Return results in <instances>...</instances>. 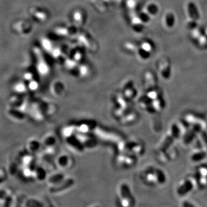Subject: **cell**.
I'll list each match as a JSON object with an SVG mask.
<instances>
[{
    "mask_svg": "<svg viewBox=\"0 0 207 207\" xmlns=\"http://www.w3.org/2000/svg\"><path fill=\"white\" fill-rule=\"evenodd\" d=\"M118 152L126 153L136 157L143 155L145 152L144 144L136 139H129L121 140L117 145Z\"/></svg>",
    "mask_w": 207,
    "mask_h": 207,
    "instance_id": "1",
    "label": "cell"
},
{
    "mask_svg": "<svg viewBox=\"0 0 207 207\" xmlns=\"http://www.w3.org/2000/svg\"><path fill=\"white\" fill-rule=\"evenodd\" d=\"M113 114L120 124L130 125L138 119V114L132 106L127 107H114Z\"/></svg>",
    "mask_w": 207,
    "mask_h": 207,
    "instance_id": "2",
    "label": "cell"
},
{
    "mask_svg": "<svg viewBox=\"0 0 207 207\" xmlns=\"http://www.w3.org/2000/svg\"><path fill=\"white\" fill-rule=\"evenodd\" d=\"M117 198L119 205L123 207H132L135 205V199L129 185L123 182L118 187Z\"/></svg>",
    "mask_w": 207,
    "mask_h": 207,
    "instance_id": "3",
    "label": "cell"
},
{
    "mask_svg": "<svg viewBox=\"0 0 207 207\" xmlns=\"http://www.w3.org/2000/svg\"><path fill=\"white\" fill-rule=\"evenodd\" d=\"M115 165L121 169H127L134 167L137 162V157L126 153L118 152L114 156Z\"/></svg>",
    "mask_w": 207,
    "mask_h": 207,
    "instance_id": "4",
    "label": "cell"
},
{
    "mask_svg": "<svg viewBox=\"0 0 207 207\" xmlns=\"http://www.w3.org/2000/svg\"><path fill=\"white\" fill-rule=\"evenodd\" d=\"M180 131L176 124H173L171 126L170 132V134L167 135L163 140L162 141V143L158 149V151L160 153L164 152L166 150L169 149L170 148L171 145H173L174 140L177 139L180 135Z\"/></svg>",
    "mask_w": 207,
    "mask_h": 207,
    "instance_id": "5",
    "label": "cell"
},
{
    "mask_svg": "<svg viewBox=\"0 0 207 207\" xmlns=\"http://www.w3.org/2000/svg\"><path fill=\"white\" fill-rule=\"evenodd\" d=\"M155 167L148 166L144 167L140 172V177L143 183L149 186H155L157 185L155 177Z\"/></svg>",
    "mask_w": 207,
    "mask_h": 207,
    "instance_id": "6",
    "label": "cell"
},
{
    "mask_svg": "<svg viewBox=\"0 0 207 207\" xmlns=\"http://www.w3.org/2000/svg\"><path fill=\"white\" fill-rule=\"evenodd\" d=\"M76 131L83 134H92L97 128V124L94 120H85L74 124Z\"/></svg>",
    "mask_w": 207,
    "mask_h": 207,
    "instance_id": "7",
    "label": "cell"
},
{
    "mask_svg": "<svg viewBox=\"0 0 207 207\" xmlns=\"http://www.w3.org/2000/svg\"><path fill=\"white\" fill-rule=\"evenodd\" d=\"M75 135L85 149H93L98 145L97 138L92 134H83L76 132Z\"/></svg>",
    "mask_w": 207,
    "mask_h": 207,
    "instance_id": "8",
    "label": "cell"
},
{
    "mask_svg": "<svg viewBox=\"0 0 207 207\" xmlns=\"http://www.w3.org/2000/svg\"><path fill=\"white\" fill-rule=\"evenodd\" d=\"M121 93H122L126 98L131 101H133L136 98L138 94V92L134 86L133 82L128 81L125 83L123 86V89Z\"/></svg>",
    "mask_w": 207,
    "mask_h": 207,
    "instance_id": "9",
    "label": "cell"
},
{
    "mask_svg": "<svg viewBox=\"0 0 207 207\" xmlns=\"http://www.w3.org/2000/svg\"><path fill=\"white\" fill-rule=\"evenodd\" d=\"M57 165L62 169H68L72 167L74 160L71 155L68 154H63L59 156L57 159Z\"/></svg>",
    "mask_w": 207,
    "mask_h": 207,
    "instance_id": "10",
    "label": "cell"
},
{
    "mask_svg": "<svg viewBox=\"0 0 207 207\" xmlns=\"http://www.w3.org/2000/svg\"><path fill=\"white\" fill-rule=\"evenodd\" d=\"M75 184V180L71 177H66L64 180L59 182L53 187L55 191H61L68 189Z\"/></svg>",
    "mask_w": 207,
    "mask_h": 207,
    "instance_id": "11",
    "label": "cell"
},
{
    "mask_svg": "<svg viewBox=\"0 0 207 207\" xmlns=\"http://www.w3.org/2000/svg\"><path fill=\"white\" fill-rule=\"evenodd\" d=\"M140 108L149 114H154L151 105V99L147 96H142L138 99V101Z\"/></svg>",
    "mask_w": 207,
    "mask_h": 207,
    "instance_id": "12",
    "label": "cell"
},
{
    "mask_svg": "<svg viewBox=\"0 0 207 207\" xmlns=\"http://www.w3.org/2000/svg\"><path fill=\"white\" fill-rule=\"evenodd\" d=\"M66 139L67 145L74 151H77L78 153H81L83 152L85 150V148L83 147V145L79 142V140L78 139L75 134L70 137H68Z\"/></svg>",
    "mask_w": 207,
    "mask_h": 207,
    "instance_id": "13",
    "label": "cell"
},
{
    "mask_svg": "<svg viewBox=\"0 0 207 207\" xmlns=\"http://www.w3.org/2000/svg\"><path fill=\"white\" fill-rule=\"evenodd\" d=\"M113 101L114 107H126L132 106V101L126 98L121 93H119L116 94L114 97Z\"/></svg>",
    "mask_w": 207,
    "mask_h": 207,
    "instance_id": "14",
    "label": "cell"
},
{
    "mask_svg": "<svg viewBox=\"0 0 207 207\" xmlns=\"http://www.w3.org/2000/svg\"><path fill=\"white\" fill-rule=\"evenodd\" d=\"M188 14L192 20L197 21L200 19V13L196 5L193 2H190L187 5Z\"/></svg>",
    "mask_w": 207,
    "mask_h": 207,
    "instance_id": "15",
    "label": "cell"
},
{
    "mask_svg": "<svg viewBox=\"0 0 207 207\" xmlns=\"http://www.w3.org/2000/svg\"><path fill=\"white\" fill-rule=\"evenodd\" d=\"M193 185L191 181H186L179 186L177 190V194L180 196H184L193 189Z\"/></svg>",
    "mask_w": 207,
    "mask_h": 207,
    "instance_id": "16",
    "label": "cell"
},
{
    "mask_svg": "<svg viewBox=\"0 0 207 207\" xmlns=\"http://www.w3.org/2000/svg\"><path fill=\"white\" fill-rule=\"evenodd\" d=\"M155 171L157 185L164 184L166 181V176L164 171L158 167H155Z\"/></svg>",
    "mask_w": 207,
    "mask_h": 207,
    "instance_id": "17",
    "label": "cell"
},
{
    "mask_svg": "<svg viewBox=\"0 0 207 207\" xmlns=\"http://www.w3.org/2000/svg\"><path fill=\"white\" fill-rule=\"evenodd\" d=\"M201 131V127L199 125H196L193 128L191 131L188 133L185 138V142L186 143H190V142L192 141V140L195 138L197 133Z\"/></svg>",
    "mask_w": 207,
    "mask_h": 207,
    "instance_id": "18",
    "label": "cell"
},
{
    "mask_svg": "<svg viewBox=\"0 0 207 207\" xmlns=\"http://www.w3.org/2000/svg\"><path fill=\"white\" fill-rule=\"evenodd\" d=\"M146 12L150 16H155L157 15L159 12L158 6L154 3H150L146 6Z\"/></svg>",
    "mask_w": 207,
    "mask_h": 207,
    "instance_id": "19",
    "label": "cell"
},
{
    "mask_svg": "<svg viewBox=\"0 0 207 207\" xmlns=\"http://www.w3.org/2000/svg\"><path fill=\"white\" fill-rule=\"evenodd\" d=\"M165 23L166 26L168 28H172L175 25L176 23V17L174 15L171 13L169 12L166 14L165 18Z\"/></svg>",
    "mask_w": 207,
    "mask_h": 207,
    "instance_id": "20",
    "label": "cell"
},
{
    "mask_svg": "<svg viewBox=\"0 0 207 207\" xmlns=\"http://www.w3.org/2000/svg\"><path fill=\"white\" fill-rule=\"evenodd\" d=\"M207 154L204 151H199L191 155V160L193 162H200L206 158Z\"/></svg>",
    "mask_w": 207,
    "mask_h": 207,
    "instance_id": "21",
    "label": "cell"
},
{
    "mask_svg": "<svg viewBox=\"0 0 207 207\" xmlns=\"http://www.w3.org/2000/svg\"><path fill=\"white\" fill-rule=\"evenodd\" d=\"M203 134H204L203 136H204V140L205 141V142L207 144V135L206 134V133L205 132H204Z\"/></svg>",
    "mask_w": 207,
    "mask_h": 207,
    "instance_id": "22",
    "label": "cell"
},
{
    "mask_svg": "<svg viewBox=\"0 0 207 207\" xmlns=\"http://www.w3.org/2000/svg\"><path fill=\"white\" fill-rule=\"evenodd\" d=\"M37 87V84L35 82H33L32 83V86H31V88H36Z\"/></svg>",
    "mask_w": 207,
    "mask_h": 207,
    "instance_id": "23",
    "label": "cell"
}]
</instances>
